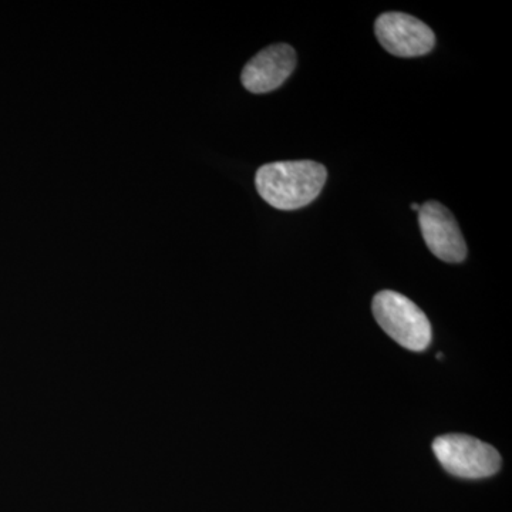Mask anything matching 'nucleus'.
I'll list each match as a JSON object with an SVG mask.
<instances>
[{
	"mask_svg": "<svg viewBox=\"0 0 512 512\" xmlns=\"http://www.w3.org/2000/svg\"><path fill=\"white\" fill-rule=\"evenodd\" d=\"M328 171L315 161H281L262 165L256 173V190L262 200L281 211L299 210L319 197Z\"/></svg>",
	"mask_w": 512,
	"mask_h": 512,
	"instance_id": "obj_1",
	"label": "nucleus"
},
{
	"mask_svg": "<svg viewBox=\"0 0 512 512\" xmlns=\"http://www.w3.org/2000/svg\"><path fill=\"white\" fill-rule=\"evenodd\" d=\"M373 315L380 328L404 349L423 352L431 343L426 313L402 293L382 291L373 298Z\"/></svg>",
	"mask_w": 512,
	"mask_h": 512,
	"instance_id": "obj_2",
	"label": "nucleus"
},
{
	"mask_svg": "<svg viewBox=\"0 0 512 512\" xmlns=\"http://www.w3.org/2000/svg\"><path fill=\"white\" fill-rule=\"evenodd\" d=\"M433 451L447 473L467 480L494 476L503 463L493 446L466 434L437 437Z\"/></svg>",
	"mask_w": 512,
	"mask_h": 512,
	"instance_id": "obj_3",
	"label": "nucleus"
},
{
	"mask_svg": "<svg viewBox=\"0 0 512 512\" xmlns=\"http://www.w3.org/2000/svg\"><path fill=\"white\" fill-rule=\"evenodd\" d=\"M375 32L380 45L393 56H424L436 46L433 30L406 13H383L376 20Z\"/></svg>",
	"mask_w": 512,
	"mask_h": 512,
	"instance_id": "obj_4",
	"label": "nucleus"
},
{
	"mask_svg": "<svg viewBox=\"0 0 512 512\" xmlns=\"http://www.w3.org/2000/svg\"><path fill=\"white\" fill-rule=\"evenodd\" d=\"M419 222L424 241L437 258L450 264H460L466 259V241L456 218L443 204L429 201L421 205Z\"/></svg>",
	"mask_w": 512,
	"mask_h": 512,
	"instance_id": "obj_5",
	"label": "nucleus"
},
{
	"mask_svg": "<svg viewBox=\"0 0 512 512\" xmlns=\"http://www.w3.org/2000/svg\"><path fill=\"white\" fill-rule=\"evenodd\" d=\"M295 66L296 53L292 46L279 43L266 47L242 70V84L251 93L272 92L288 80Z\"/></svg>",
	"mask_w": 512,
	"mask_h": 512,
	"instance_id": "obj_6",
	"label": "nucleus"
},
{
	"mask_svg": "<svg viewBox=\"0 0 512 512\" xmlns=\"http://www.w3.org/2000/svg\"><path fill=\"white\" fill-rule=\"evenodd\" d=\"M420 207H421V205H419V204H412V210L413 211L419 212L420 211Z\"/></svg>",
	"mask_w": 512,
	"mask_h": 512,
	"instance_id": "obj_7",
	"label": "nucleus"
}]
</instances>
